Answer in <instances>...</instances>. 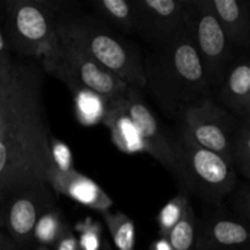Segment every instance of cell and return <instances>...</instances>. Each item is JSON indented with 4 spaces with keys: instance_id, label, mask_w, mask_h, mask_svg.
Returning <instances> with one entry per match:
<instances>
[{
    "instance_id": "obj_1",
    "label": "cell",
    "mask_w": 250,
    "mask_h": 250,
    "mask_svg": "<svg viewBox=\"0 0 250 250\" xmlns=\"http://www.w3.org/2000/svg\"><path fill=\"white\" fill-rule=\"evenodd\" d=\"M44 72L41 61L19 56L0 73V207L17 193L48 185L55 165Z\"/></svg>"
},
{
    "instance_id": "obj_2",
    "label": "cell",
    "mask_w": 250,
    "mask_h": 250,
    "mask_svg": "<svg viewBox=\"0 0 250 250\" xmlns=\"http://www.w3.org/2000/svg\"><path fill=\"white\" fill-rule=\"evenodd\" d=\"M143 61L146 85L166 115L181 117L189 107L212 98L192 32L188 27L170 41L151 44Z\"/></svg>"
},
{
    "instance_id": "obj_3",
    "label": "cell",
    "mask_w": 250,
    "mask_h": 250,
    "mask_svg": "<svg viewBox=\"0 0 250 250\" xmlns=\"http://www.w3.org/2000/svg\"><path fill=\"white\" fill-rule=\"evenodd\" d=\"M56 29L127 87L144 89L146 78L141 51L102 22L89 15L75 16L59 10Z\"/></svg>"
},
{
    "instance_id": "obj_4",
    "label": "cell",
    "mask_w": 250,
    "mask_h": 250,
    "mask_svg": "<svg viewBox=\"0 0 250 250\" xmlns=\"http://www.w3.org/2000/svg\"><path fill=\"white\" fill-rule=\"evenodd\" d=\"M58 12L46 0L0 1V26L10 50L20 58L43 60L56 44Z\"/></svg>"
},
{
    "instance_id": "obj_5",
    "label": "cell",
    "mask_w": 250,
    "mask_h": 250,
    "mask_svg": "<svg viewBox=\"0 0 250 250\" xmlns=\"http://www.w3.org/2000/svg\"><path fill=\"white\" fill-rule=\"evenodd\" d=\"M172 142L177 159L175 177L186 193L220 204L237 185V170L222 156L198 146L182 128Z\"/></svg>"
},
{
    "instance_id": "obj_6",
    "label": "cell",
    "mask_w": 250,
    "mask_h": 250,
    "mask_svg": "<svg viewBox=\"0 0 250 250\" xmlns=\"http://www.w3.org/2000/svg\"><path fill=\"white\" fill-rule=\"evenodd\" d=\"M58 39L53 50L41 61L44 71L66 83L75 92H88L104 104L124 94L129 87L102 65L63 38L56 29Z\"/></svg>"
},
{
    "instance_id": "obj_7",
    "label": "cell",
    "mask_w": 250,
    "mask_h": 250,
    "mask_svg": "<svg viewBox=\"0 0 250 250\" xmlns=\"http://www.w3.org/2000/svg\"><path fill=\"white\" fill-rule=\"evenodd\" d=\"M189 28L205 77L214 92L236 60L234 46L212 12L209 0H192Z\"/></svg>"
},
{
    "instance_id": "obj_8",
    "label": "cell",
    "mask_w": 250,
    "mask_h": 250,
    "mask_svg": "<svg viewBox=\"0 0 250 250\" xmlns=\"http://www.w3.org/2000/svg\"><path fill=\"white\" fill-rule=\"evenodd\" d=\"M182 121V128L198 146L233 164V146L243 121L220 106L212 98L189 107L183 114Z\"/></svg>"
},
{
    "instance_id": "obj_9",
    "label": "cell",
    "mask_w": 250,
    "mask_h": 250,
    "mask_svg": "<svg viewBox=\"0 0 250 250\" xmlns=\"http://www.w3.org/2000/svg\"><path fill=\"white\" fill-rule=\"evenodd\" d=\"M55 203V192L49 185L17 193L0 207V227L6 229L15 247L24 248L34 241L38 220Z\"/></svg>"
},
{
    "instance_id": "obj_10",
    "label": "cell",
    "mask_w": 250,
    "mask_h": 250,
    "mask_svg": "<svg viewBox=\"0 0 250 250\" xmlns=\"http://www.w3.org/2000/svg\"><path fill=\"white\" fill-rule=\"evenodd\" d=\"M134 33L151 44L175 38L188 27L192 0H136Z\"/></svg>"
},
{
    "instance_id": "obj_11",
    "label": "cell",
    "mask_w": 250,
    "mask_h": 250,
    "mask_svg": "<svg viewBox=\"0 0 250 250\" xmlns=\"http://www.w3.org/2000/svg\"><path fill=\"white\" fill-rule=\"evenodd\" d=\"M122 110L133 126L142 150L150 154L173 176L177 172V159L172 142L164 132L146 103L141 97V90L128 88L119 97Z\"/></svg>"
},
{
    "instance_id": "obj_12",
    "label": "cell",
    "mask_w": 250,
    "mask_h": 250,
    "mask_svg": "<svg viewBox=\"0 0 250 250\" xmlns=\"http://www.w3.org/2000/svg\"><path fill=\"white\" fill-rule=\"evenodd\" d=\"M249 231L246 225L225 215L197 221L195 250H248Z\"/></svg>"
},
{
    "instance_id": "obj_13",
    "label": "cell",
    "mask_w": 250,
    "mask_h": 250,
    "mask_svg": "<svg viewBox=\"0 0 250 250\" xmlns=\"http://www.w3.org/2000/svg\"><path fill=\"white\" fill-rule=\"evenodd\" d=\"M48 185L54 192L102 212L112 205V200L97 183L72 167L61 168L55 164L48 173Z\"/></svg>"
},
{
    "instance_id": "obj_14",
    "label": "cell",
    "mask_w": 250,
    "mask_h": 250,
    "mask_svg": "<svg viewBox=\"0 0 250 250\" xmlns=\"http://www.w3.org/2000/svg\"><path fill=\"white\" fill-rule=\"evenodd\" d=\"M216 92L220 106L231 112L238 120H249L250 65L248 59L236 58Z\"/></svg>"
},
{
    "instance_id": "obj_15",
    "label": "cell",
    "mask_w": 250,
    "mask_h": 250,
    "mask_svg": "<svg viewBox=\"0 0 250 250\" xmlns=\"http://www.w3.org/2000/svg\"><path fill=\"white\" fill-rule=\"evenodd\" d=\"M209 2L212 12L234 48L248 46L250 39L249 1L209 0Z\"/></svg>"
},
{
    "instance_id": "obj_16",
    "label": "cell",
    "mask_w": 250,
    "mask_h": 250,
    "mask_svg": "<svg viewBox=\"0 0 250 250\" xmlns=\"http://www.w3.org/2000/svg\"><path fill=\"white\" fill-rule=\"evenodd\" d=\"M95 11L126 33H134L133 1L127 0H97L92 2Z\"/></svg>"
},
{
    "instance_id": "obj_17",
    "label": "cell",
    "mask_w": 250,
    "mask_h": 250,
    "mask_svg": "<svg viewBox=\"0 0 250 250\" xmlns=\"http://www.w3.org/2000/svg\"><path fill=\"white\" fill-rule=\"evenodd\" d=\"M195 231L197 217L192 205L188 203L181 219L165 238L172 250H195Z\"/></svg>"
},
{
    "instance_id": "obj_18",
    "label": "cell",
    "mask_w": 250,
    "mask_h": 250,
    "mask_svg": "<svg viewBox=\"0 0 250 250\" xmlns=\"http://www.w3.org/2000/svg\"><path fill=\"white\" fill-rule=\"evenodd\" d=\"M105 225L109 229L115 247L119 250H134L136 227L134 222L125 214H111L109 210L103 211Z\"/></svg>"
},
{
    "instance_id": "obj_19",
    "label": "cell",
    "mask_w": 250,
    "mask_h": 250,
    "mask_svg": "<svg viewBox=\"0 0 250 250\" xmlns=\"http://www.w3.org/2000/svg\"><path fill=\"white\" fill-rule=\"evenodd\" d=\"M65 224L61 221L60 212L50 209L41 216L34 229V239L41 246H54L60 237Z\"/></svg>"
},
{
    "instance_id": "obj_20",
    "label": "cell",
    "mask_w": 250,
    "mask_h": 250,
    "mask_svg": "<svg viewBox=\"0 0 250 250\" xmlns=\"http://www.w3.org/2000/svg\"><path fill=\"white\" fill-rule=\"evenodd\" d=\"M234 168H238L246 178L250 177V124L249 120L242 122L237 134L232 154Z\"/></svg>"
},
{
    "instance_id": "obj_21",
    "label": "cell",
    "mask_w": 250,
    "mask_h": 250,
    "mask_svg": "<svg viewBox=\"0 0 250 250\" xmlns=\"http://www.w3.org/2000/svg\"><path fill=\"white\" fill-rule=\"evenodd\" d=\"M188 204V199L185 194H178L172 200L167 203L158 216L159 229H160V236L165 238L168 232L178 222L185 211L186 205Z\"/></svg>"
},
{
    "instance_id": "obj_22",
    "label": "cell",
    "mask_w": 250,
    "mask_h": 250,
    "mask_svg": "<svg viewBox=\"0 0 250 250\" xmlns=\"http://www.w3.org/2000/svg\"><path fill=\"white\" fill-rule=\"evenodd\" d=\"M81 236L78 239L80 250H99L102 246V229L99 224L85 222L80 226Z\"/></svg>"
},
{
    "instance_id": "obj_23",
    "label": "cell",
    "mask_w": 250,
    "mask_h": 250,
    "mask_svg": "<svg viewBox=\"0 0 250 250\" xmlns=\"http://www.w3.org/2000/svg\"><path fill=\"white\" fill-rule=\"evenodd\" d=\"M54 246H55V250H80L78 239L76 238L71 227L67 225H65L60 237Z\"/></svg>"
},
{
    "instance_id": "obj_24",
    "label": "cell",
    "mask_w": 250,
    "mask_h": 250,
    "mask_svg": "<svg viewBox=\"0 0 250 250\" xmlns=\"http://www.w3.org/2000/svg\"><path fill=\"white\" fill-rule=\"evenodd\" d=\"M14 56L11 55V50L5 39L4 33H2L1 26H0V73L5 72L10 68L12 63Z\"/></svg>"
},
{
    "instance_id": "obj_25",
    "label": "cell",
    "mask_w": 250,
    "mask_h": 250,
    "mask_svg": "<svg viewBox=\"0 0 250 250\" xmlns=\"http://www.w3.org/2000/svg\"><path fill=\"white\" fill-rule=\"evenodd\" d=\"M0 250H16L14 242L1 231H0Z\"/></svg>"
},
{
    "instance_id": "obj_26",
    "label": "cell",
    "mask_w": 250,
    "mask_h": 250,
    "mask_svg": "<svg viewBox=\"0 0 250 250\" xmlns=\"http://www.w3.org/2000/svg\"><path fill=\"white\" fill-rule=\"evenodd\" d=\"M150 250H172V249H171L170 244H168V242L166 241V238H163V237H161L159 241L154 242V243L151 244Z\"/></svg>"
},
{
    "instance_id": "obj_27",
    "label": "cell",
    "mask_w": 250,
    "mask_h": 250,
    "mask_svg": "<svg viewBox=\"0 0 250 250\" xmlns=\"http://www.w3.org/2000/svg\"><path fill=\"white\" fill-rule=\"evenodd\" d=\"M37 250H48V249H46V247H44V246H39V248Z\"/></svg>"
}]
</instances>
